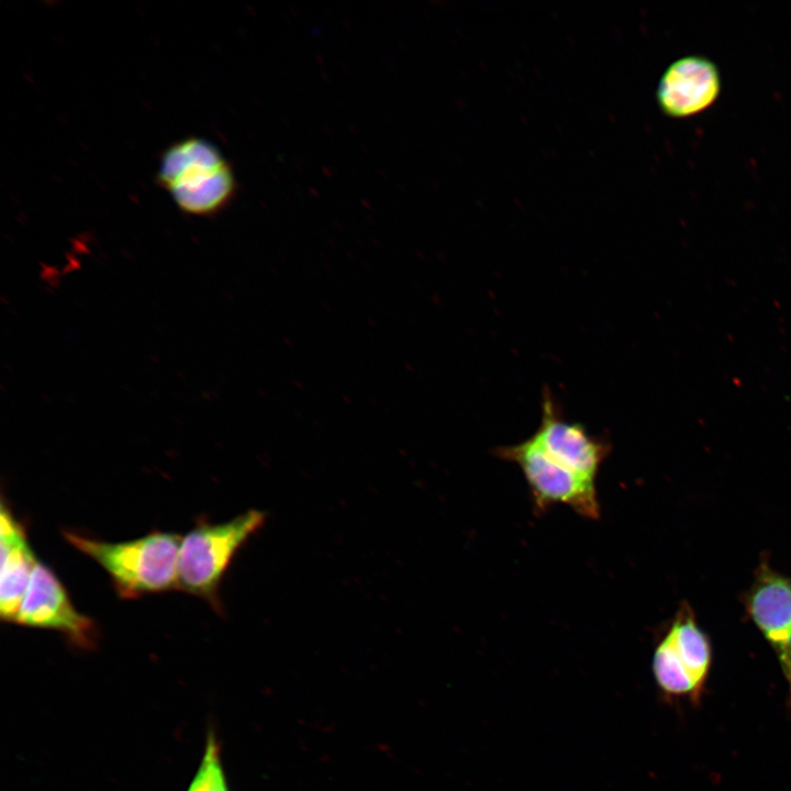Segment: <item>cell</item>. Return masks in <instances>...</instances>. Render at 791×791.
Here are the masks:
<instances>
[{
  "mask_svg": "<svg viewBox=\"0 0 791 791\" xmlns=\"http://www.w3.org/2000/svg\"><path fill=\"white\" fill-rule=\"evenodd\" d=\"M69 544L110 575L124 599L177 588L178 558L182 536L155 531L132 541L109 543L64 531Z\"/></svg>",
  "mask_w": 791,
  "mask_h": 791,
  "instance_id": "6da1fadb",
  "label": "cell"
},
{
  "mask_svg": "<svg viewBox=\"0 0 791 791\" xmlns=\"http://www.w3.org/2000/svg\"><path fill=\"white\" fill-rule=\"evenodd\" d=\"M157 183L188 215L210 216L227 208L237 182L230 161L211 142L190 136L163 153Z\"/></svg>",
  "mask_w": 791,
  "mask_h": 791,
  "instance_id": "7a4b0ae2",
  "label": "cell"
},
{
  "mask_svg": "<svg viewBox=\"0 0 791 791\" xmlns=\"http://www.w3.org/2000/svg\"><path fill=\"white\" fill-rule=\"evenodd\" d=\"M265 513L249 510L231 521L201 522L181 542L177 588L207 600L220 611L219 587L232 558L261 527Z\"/></svg>",
  "mask_w": 791,
  "mask_h": 791,
  "instance_id": "3957f363",
  "label": "cell"
},
{
  "mask_svg": "<svg viewBox=\"0 0 791 791\" xmlns=\"http://www.w3.org/2000/svg\"><path fill=\"white\" fill-rule=\"evenodd\" d=\"M493 455L520 467L536 511L543 512L552 505L566 504L583 517H599L595 483L586 481L556 464L532 437L514 445L498 447Z\"/></svg>",
  "mask_w": 791,
  "mask_h": 791,
  "instance_id": "277c9868",
  "label": "cell"
},
{
  "mask_svg": "<svg viewBox=\"0 0 791 791\" xmlns=\"http://www.w3.org/2000/svg\"><path fill=\"white\" fill-rule=\"evenodd\" d=\"M740 600L747 617L773 650L791 699V576L762 556Z\"/></svg>",
  "mask_w": 791,
  "mask_h": 791,
  "instance_id": "5b68a950",
  "label": "cell"
},
{
  "mask_svg": "<svg viewBox=\"0 0 791 791\" xmlns=\"http://www.w3.org/2000/svg\"><path fill=\"white\" fill-rule=\"evenodd\" d=\"M532 438L556 464L592 483L610 452L605 441L590 435L581 423L564 417L547 388L542 398L541 422Z\"/></svg>",
  "mask_w": 791,
  "mask_h": 791,
  "instance_id": "8992f818",
  "label": "cell"
},
{
  "mask_svg": "<svg viewBox=\"0 0 791 791\" xmlns=\"http://www.w3.org/2000/svg\"><path fill=\"white\" fill-rule=\"evenodd\" d=\"M14 623L58 631L78 647L90 648L96 644L93 621L74 608L58 578L40 561L33 569Z\"/></svg>",
  "mask_w": 791,
  "mask_h": 791,
  "instance_id": "52a82bcc",
  "label": "cell"
},
{
  "mask_svg": "<svg viewBox=\"0 0 791 791\" xmlns=\"http://www.w3.org/2000/svg\"><path fill=\"white\" fill-rule=\"evenodd\" d=\"M721 91L717 67L710 59L691 55L675 60L662 74L657 100L672 118H688L710 108Z\"/></svg>",
  "mask_w": 791,
  "mask_h": 791,
  "instance_id": "ba28073f",
  "label": "cell"
},
{
  "mask_svg": "<svg viewBox=\"0 0 791 791\" xmlns=\"http://www.w3.org/2000/svg\"><path fill=\"white\" fill-rule=\"evenodd\" d=\"M0 615L14 622L37 564L24 527L16 521L5 501L0 515Z\"/></svg>",
  "mask_w": 791,
  "mask_h": 791,
  "instance_id": "9c48e42d",
  "label": "cell"
},
{
  "mask_svg": "<svg viewBox=\"0 0 791 791\" xmlns=\"http://www.w3.org/2000/svg\"><path fill=\"white\" fill-rule=\"evenodd\" d=\"M658 643L675 664L704 692L712 667V645L688 601L679 604Z\"/></svg>",
  "mask_w": 791,
  "mask_h": 791,
  "instance_id": "30bf717a",
  "label": "cell"
},
{
  "mask_svg": "<svg viewBox=\"0 0 791 791\" xmlns=\"http://www.w3.org/2000/svg\"><path fill=\"white\" fill-rule=\"evenodd\" d=\"M187 791H230L226 781L221 746L213 732H209L199 767Z\"/></svg>",
  "mask_w": 791,
  "mask_h": 791,
  "instance_id": "8fae6325",
  "label": "cell"
}]
</instances>
